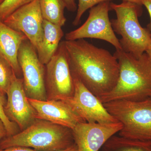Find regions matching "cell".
Here are the masks:
<instances>
[{
	"label": "cell",
	"instance_id": "cell-12",
	"mask_svg": "<svg viewBox=\"0 0 151 151\" xmlns=\"http://www.w3.org/2000/svg\"><path fill=\"white\" fill-rule=\"evenodd\" d=\"M6 95V103L4 108L6 116L23 131L37 119L35 110L25 92L22 78L14 77Z\"/></svg>",
	"mask_w": 151,
	"mask_h": 151
},
{
	"label": "cell",
	"instance_id": "cell-29",
	"mask_svg": "<svg viewBox=\"0 0 151 151\" xmlns=\"http://www.w3.org/2000/svg\"><path fill=\"white\" fill-rule=\"evenodd\" d=\"M4 1V0H0V4H1L3 2V1Z\"/></svg>",
	"mask_w": 151,
	"mask_h": 151
},
{
	"label": "cell",
	"instance_id": "cell-11",
	"mask_svg": "<svg viewBox=\"0 0 151 151\" xmlns=\"http://www.w3.org/2000/svg\"><path fill=\"white\" fill-rule=\"evenodd\" d=\"M122 128L119 122L110 124L83 122L71 130L78 151H99Z\"/></svg>",
	"mask_w": 151,
	"mask_h": 151
},
{
	"label": "cell",
	"instance_id": "cell-1",
	"mask_svg": "<svg viewBox=\"0 0 151 151\" xmlns=\"http://www.w3.org/2000/svg\"><path fill=\"white\" fill-rule=\"evenodd\" d=\"M64 41L72 76L97 97L111 92L119 76V62L115 56L84 39Z\"/></svg>",
	"mask_w": 151,
	"mask_h": 151
},
{
	"label": "cell",
	"instance_id": "cell-30",
	"mask_svg": "<svg viewBox=\"0 0 151 151\" xmlns=\"http://www.w3.org/2000/svg\"></svg>",
	"mask_w": 151,
	"mask_h": 151
},
{
	"label": "cell",
	"instance_id": "cell-19",
	"mask_svg": "<svg viewBox=\"0 0 151 151\" xmlns=\"http://www.w3.org/2000/svg\"><path fill=\"white\" fill-rule=\"evenodd\" d=\"M33 0H4L0 4V21L4 22L15 11Z\"/></svg>",
	"mask_w": 151,
	"mask_h": 151
},
{
	"label": "cell",
	"instance_id": "cell-25",
	"mask_svg": "<svg viewBox=\"0 0 151 151\" xmlns=\"http://www.w3.org/2000/svg\"><path fill=\"white\" fill-rule=\"evenodd\" d=\"M7 136V132L5 126L1 119L0 118V142Z\"/></svg>",
	"mask_w": 151,
	"mask_h": 151
},
{
	"label": "cell",
	"instance_id": "cell-15",
	"mask_svg": "<svg viewBox=\"0 0 151 151\" xmlns=\"http://www.w3.org/2000/svg\"><path fill=\"white\" fill-rule=\"evenodd\" d=\"M63 35L61 27L44 20L43 37L36 50L43 65H46L55 54Z\"/></svg>",
	"mask_w": 151,
	"mask_h": 151
},
{
	"label": "cell",
	"instance_id": "cell-22",
	"mask_svg": "<svg viewBox=\"0 0 151 151\" xmlns=\"http://www.w3.org/2000/svg\"><path fill=\"white\" fill-rule=\"evenodd\" d=\"M142 5H144L147 10L150 17V22L147 25V29L151 33V0H141Z\"/></svg>",
	"mask_w": 151,
	"mask_h": 151
},
{
	"label": "cell",
	"instance_id": "cell-24",
	"mask_svg": "<svg viewBox=\"0 0 151 151\" xmlns=\"http://www.w3.org/2000/svg\"><path fill=\"white\" fill-rule=\"evenodd\" d=\"M66 5V8L71 12H75L77 9V7L75 0H63Z\"/></svg>",
	"mask_w": 151,
	"mask_h": 151
},
{
	"label": "cell",
	"instance_id": "cell-28",
	"mask_svg": "<svg viewBox=\"0 0 151 151\" xmlns=\"http://www.w3.org/2000/svg\"><path fill=\"white\" fill-rule=\"evenodd\" d=\"M145 52L147 55L149 57V58H150V60L151 62V47L148 49Z\"/></svg>",
	"mask_w": 151,
	"mask_h": 151
},
{
	"label": "cell",
	"instance_id": "cell-27",
	"mask_svg": "<svg viewBox=\"0 0 151 151\" xmlns=\"http://www.w3.org/2000/svg\"><path fill=\"white\" fill-rule=\"evenodd\" d=\"M123 1L129 2L136 4L138 5L142 6L141 0H123Z\"/></svg>",
	"mask_w": 151,
	"mask_h": 151
},
{
	"label": "cell",
	"instance_id": "cell-16",
	"mask_svg": "<svg viewBox=\"0 0 151 151\" xmlns=\"http://www.w3.org/2000/svg\"><path fill=\"white\" fill-rule=\"evenodd\" d=\"M103 151H151V141L113 135L104 144Z\"/></svg>",
	"mask_w": 151,
	"mask_h": 151
},
{
	"label": "cell",
	"instance_id": "cell-17",
	"mask_svg": "<svg viewBox=\"0 0 151 151\" xmlns=\"http://www.w3.org/2000/svg\"><path fill=\"white\" fill-rule=\"evenodd\" d=\"M40 5L44 20L61 27L65 25L66 5L63 0H40Z\"/></svg>",
	"mask_w": 151,
	"mask_h": 151
},
{
	"label": "cell",
	"instance_id": "cell-3",
	"mask_svg": "<svg viewBox=\"0 0 151 151\" xmlns=\"http://www.w3.org/2000/svg\"><path fill=\"white\" fill-rule=\"evenodd\" d=\"M72 130L45 120L36 119L17 134L0 142V149L12 147L30 148L39 151H55L73 145Z\"/></svg>",
	"mask_w": 151,
	"mask_h": 151
},
{
	"label": "cell",
	"instance_id": "cell-4",
	"mask_svg": "<svg viewBox=\"0 0 151 151\" xmlns=\"http://www.w3.org/2000/svg\"><path fill=\"white\" fill-rule=\"evenodd\" d=\"M142 6L123 1L121 4L110 3L116 18L111 21L114 32L122 37L119 40L122 50L139 57L151 47V32L141 26L138 17Z\"/></svg>",
	"mask_w": 151,
	"mask_h": 151
},
{
	"label": "cell",
	"instance_id": "cell-8",
	"mask_svg": "<svg viewBox=\"0 0 151 151\" xmlns=\"http://www.w3.org/2000/svg\"><path fill=\"white\" fill-rule=\"evenodd\" d=\"M110 10V1L102 2L91 8L86 22L78 28L66 33L65 40L97 39L106 41L116 50L122 49L109 19Z\"/></svg>",
	"mask_w": 151,
	"mask_h": 151
},
{
	"label": "cell",
	"instance_id": "cell-9",
	"mask_svg": "<svg viewBox=\"0 0 151 151\" xmlns=\"http://www.w3.org/2000/svg\"><path fill=\"white\" fill-rule=\"evenodd\" d=\"M73 78L74 93L72 97L64 100L85 122L103 124L119 122L108 113L103 103L78 78Z\"/></svg>",
	"mask_w": 151,
	"mask_h": 151
},
{
	"label": "cell",
	"instance_id": "cell-10",
	"mask_svg": "<svg viewBox=\"0 0 151 151\" xmlns=\"http://www.w3.org/2000/svg\"><path fill=\"white\" fill-rule=\"evenodd\" d=\"M43 20L40 0H33L15 11L3 22L24 34L37 50L43 37Z\"/></svg>",
	"mask_w": 151,
	"mask_h": 151
},
{
	"label": "cell",
	"instance_id": "cell-20",
	"mask_svg": "<svg viewBox=\"0 0 151 151\" xmlns=\"http://www.w3.org/2000/svg\"><path fill=\"white\" fill-rule=\"evenodd\" d=\"M6 103V97L0 94V118L1 119L5 126L7 132V137H9L18 133L19 129H20L17 124L11 121L6 116L4 110Z\"/></svg>",
	"mask_w": 151,
	"mask_h": 151
},
{
	"label": "cell",
	"instance_id": "cell-2",
	"mask_svg": "<svg viewBox=\"0 0 151 151\" xmlns=\"http://www.w3.org/2000/svg\"><path fill=\"white\" fill-rule=\"evenodd\" d=\"M113 55L119 62V78L111 92L97 97L101 103L119 100L139 102L151 99V62L147 53L137 58L118 49Z\"/></svg>",
	"mask_w": 151,
	"mask_h": 151
},
{
	"label": "cell",
	"instance_id": "cell-13",
	"mask_svg": "<svg viewBox=\"0 0 151 151\" xmlns=\"http://www.w3.org/2000/svg\"><path fill=\"white\" fill-rule=\"evenodd\" d=\"M28 99L35 110L37 119L45 120L71 130L78 123L85 122L64 100Z\"/></svg>",
	"mask_w": 151,
	"mask_h": 151
},
{
	"label": "cell",
	"instance_id": "cell-18",
	"mask_svg": "<svg viewBox=\"0 0 151 151\" xmlns=\"http://www.w3.org/2000/svg\"><path fill=\"white\" fill-rule=\"evenodd\" d=\"M16 76L8 63L0 56V94L6 97Z\"/></svg>",
	"mask_w": 151,
	"mask_h": 151
},
{
	"label": "cell",
	"instance_id": "cell-23",
	"mask_svg": "<svg viewBox=\"0 0 151 151\" xmlns=\"http://www.w3.org/2000/svg\"><path fill=\"white\" fill-rule=\"evenodd\" d=\"M0 151H39L37 150L22 147H12L4 149H0Z\"/></svg>",
	"mask_w": 151,
	"mask_h": 151
},
{
	"label": "cell",
	"instance_id": "cell-21",
	"mask_svg": "<svg viewBox=\"0 0 151 151\" xmlns=\"http://www.w3.org/2000/svg\"><path fill=\"white\" fill-rule=\"evenodd\" d=\"M111 1V0H78L77 13L72 23L73 24L74 26H77L80 24L81 17L87 10L91 9L102 2Z\"/></svg>",
	"mask_w": 151,
	"mask_h": 151
},
{
	"label": "cell",
	"instance_id": "cell-14",
	"mask_svg": "<svg viewBox=\"0 0 151 151\" xmlns=\"http://www.w3.org/2000/svg\"><path fill=\"white\" fill-rule=\"evenodd\" d=\"M27 39L24 34L0 21V56L8 63L18 78L22 74L18 60L19 49L22 42Z\"/></svg>",
	"mask_w": 151,
	"mask_h": 151
},
{
	"label": "cell",
	"instance_id": "cell-26",
	"mask_svg": "<svg viewBox=\"0 0 151 151\" xmlns=\"http://www.w3.org/2000/svg\"><path fill=\"white\" fill-rule=\"evenodd\" d=\"M55 151H78V149H77V147L76 145L74 143L72 145L66 148Z\"/></svg>",
	"mask_w": 151,
	"mask_h": 151
},
{
	"label": "cell",
	"instance_id": "cell-6",
	"mask_svg": "<svg viewBox=\"0 0 151 151\" xmlns=\"http://www.w3.org/2000/svg\"><path fill=\"white\" fill-rule=\"evenodd\" d=\"M47 100H66L73 96L74 82L65 41L60 43L55 54L45 65Z\"/></svg>",
	"mask_w": 151,
	"mask_h": 151
},
{
	"label": "cell",
	"instance_id": "cell-7",
	"mask_svg": "<svg viewBox=\"0 0 151 151\" xmlns=\"http://www.w3.org/2000/svg\"><path fill=\"white\" fill-rule=\"evenodd\" d=\"M18 60L28 98L46 101L45 65L40 62L36 50L27 39L22 42L20 47Z\"/></svg>",
	"mask_w": 151,
	"mask_h": 151
},
{
	"label": "cell",
	"instance_id": "cell-5",
	"mask_svg": "<svg viewBox=\"0 0 151 151\" xmlns=\"http://www.w3.org/2000/svg\"><path fill=\"white\" fill-rule=\"evenodd\" d=\"M103 104L108 113L122 124L119 136L151 141V99L139 102L115 100Z\"/></svg>",
	"mask_w": 151,
	"mask_h": 151
}]
</instances>
